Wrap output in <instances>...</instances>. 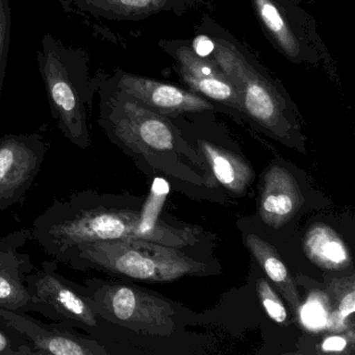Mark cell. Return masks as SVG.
<instances>
[{
    "mask_svg": "<svg viewBox=\"0 0 355 355\" xmlns=\"http://www.w3.org/2000/svg\"><path fill=\"white\" fill-rule=\"evenodd\" d=\"M305 255L315 265L326 270H344L350 267V252L340 236L325 224L309 228L303 241Z\"/></svg>",
    "mask_w": 355,
    "mask_h": 355,
    "instance_id": "cell-16",
    "label": "cell"
},
{
    "mask_svg": "<svg viewBox=\"0 0 355 355\" xmlns=\"http://www.w3.org/2000/svg\"><path fill=\"white\" fill-rule=\"evenodd\" d=\"M31 240V228L16 230L0 238V307L19 313H38L26 278L35 269L30 255L20 248Z\"/></svg>",
    "mask_w": 355,
    "mask_h": 355,
    "instance_id": "cell-13",
    "label": "cell"
},
{
    "mask_svg": "<svg viewBox=\"0 0 355 355\" xmlns=\"http://www.w3.org/2000/svg\"><path fill=\"white\" fill-rule=\"evenodd\" d=\"M140 216V209L126 205L121 197L92 189L80 191L66 199H55L33 222L31 240L59 261L68 249L86 243L147 241Z\"/></svg>",
    "mask_w": 355,
    "mask_h": 355,
    "instance_id": "cell-1",
    "label": "cell"
},
{
    "mask_svg": "<svg viewBox=\"0 0 355 355\" xmlns=\"http://www.w3.org/2000/svg\"><path fill=\"white\" fill-rule=\"evenodd\" d=\"M36 59L58 128L74 146L90 148L94 98L107 74L93 71L88 51L66 45L51 34L41 39Z\"/></svg>",
    "mask_w": 355,
    "mask_h": 355,
    "instance_id": "cell-2",
    "label": "cell"
},
{
    "mask_svg": "<svg viewBox=\"0 0 355 355\" xmlns=\"http://www.w3.org/2000/svg\"><path fill=\"white\" fill-rule=\"evenodd\" d=\"M213 42L211 58L238 90L247 118L279 140L299 138L292 101L282 84L223 28L209 19L200 28Z\"/></svg>",
    "mask_w": 355,
    "mask_h": 355,
    "instance_id": "cell-3",
    "label": "cell"
},
{
    "mask_svg": "<svg viewBox=\"0 0 355 355\" xmlns=\"http://www.w3.org/2000/svg\"><path fill=\"white\" fill-rule=\"evenodd\" d=\"M246 245L253 257H255L263 271L278 290L286 297L291 307L295 311L300 309V298L294 279L290 271L280 259L273 246L259 238L257 234H248L246 236Z\"/></svg>",
    "mask_w": 355,
    "mask_h": 355,
    "instance_id": "cell-18",
    "label": "cell"
},
{
    "mask_svg": "<svg viewBox=\"0 0 355 355\" xmlns=\"http://www.w3.org/2000/svg\"><path fill=\"white\" fill-rule=\"evenodd\" d=\"M74 286L97 315L124 329L162 336L174 331L171 305L142 288L98 278Z\"/></svg>",
    "mask_w": 355,
    "mask_h": 355,
    "instance_id": "cell-6",
    "label": "cell"
},
{
    "mask_svg": "<svg viewBox=\"0 0 355 355\" xmlns=\"http://www.w3.org/2000/svg\"><path fill=\"white\" fill-rule=\"evenodd\" d=\"M162 45L175 60L178 74L192 92L246 117L238 90L211 58L201 57L184 43Z\"/></svg>",
    "mask_w": 355,
    "mask_h": 355,
    "instance_id": "cell-12",
    "label": "cell"
},
{
    "mask_svg": "<svg viewBox=\"0 0 355 355\" xmlns=\"http://www.w3.org/2000/svg\"><path fill=\"white\" fill-rule=\"evenodd\" d=\"M198 143L216 180L232 192H244L252 178L248 164L239 155L207 141L199 140Z\"/></svg>",
    "mask_w": 355,
    "mask_h": 355,
    "instance_id": "cell-17",
    "label": "cell"
},
{
    "mask_svg": "<svg viewBox=\"0 0 355 355\" xmlns=\"http://www.w3.org/2000/svg\"><path fill=\"white\" fill-rule=\"evenodd\" d=\"M253 5L266 33L286 59L313 65L328 60L313 22L302 10L288 0H253Z\"/></svg>",
    "mask_w": 355,
    "mask_h": 355,
    "instance_id": "cell-8",
    "label": "cell"
},
{
    "mask_svg": "<svg viewBox=\"0 0 355 355\" xmlns=\"http://www.w3.org/2000/svg\"><path fill=\"white\" fill-rule=\"evenodd\" d=\"M107 80L118 90L135 97L149 109L168 118L223 109L221 105L211 103L209 99L191 90L128 73L121 69H116L113 74H107Z\"/></svg>",
    "mask_w": 355,
    "mask_h": 355,
    "instance_id": "cell-11",
    "label": "cell"
},
{
    "mask_svg": "<svg viewBox=\"0 0 355 355\" xmlns=\"http://www.w3.org/2000/svg\"><path fill=\"white\" fill-rule=\"evenodd\" d=\"M59 263L76 271L89 270L141 282H172L186 275L202 273L205 265L175 248L150 241H101L72 247Z\"/></svg>",
    "mask_w": 355,
    "mask_h": 355,
    "instance_id": "cell-4",
    "label": "cell"
},
{
    "mask_svg": "<svg viewBox=\"0 0 355 355\" xmlns=\"http://www.w3.org/2000/svg\"><path fill=\"white\" fill-rule=\"evenodd\" d=\"M97 95L99 126L114 144L128 155L148 159L175 147L176 128L168 117L116 89L107 76Z\"/></svg>",
    "mask_w": 355,
    "mask_h": 355,
    "instance_id": "cell-5",
    "label": "cell"
},
{
    "mask_svg": "<svg viewBox=\"0 0 355 355\" xmlns=\"http://www.w3.org/2000/svg\"><path fill=\"white\" fill-rule=\"evenodd\" d=\"M0 325L21 336L33 354L107 355V349L88 334L61 323L45 324L24 313L0 307Z\"/></svg>",
    "mask_w": 355,
    "mask_h": 355,
    "instance_id": "cell-10",
    "label": "cell"
},
{
    "mask_svg": "<svg viewBox=\"0 0 355 355\" xmlns=\"http://www.w3.org/2000/svg\"><path fill=\"white\" fill-rule=\"evenodd\" d=\"M26 284L38 313L53 323L83 330L107 349V331L113 323L95 313L74 282L58 272L55 261H45L35 268L26 275Z\"/></svg>",
    "mask_w": 355,
    "mask_h": 355,
    "instance_id": "cell-7",
    "label": "cell"
},
{
    "mask_svg": "<svg viewBox=\"0 0 355 355\" xmlns=\"http://www.w3.org/2000/svg\"><path fill=\"white\" fill-rule=\"evenodd\" d=\"M33 354L28 343L13 330L0 325V355Z\"/></svg>",
    "mask_w": 355,
    "mask_h": 355,
    "instance_id": "cell-22",
    "label": "cell"
},
{
    "mask_svg": "<svg viewBox=\"0 0 355 355\" xmlns=\"http://www.w3.org/2000/svg\"><path fill=\"white\" fill-rule=\"evenodd\" d=\"M172 0H60L66 14L76 16L98 35L105 22L136 21L171 8Z\"/></svg>",
    "mask_w": 355,
    "mask_h": 355,
    "instance_id": "cell-14",
    "label": "cell"
},
{
    "mask_svg": "<svg viewBox=\"0 0 355 355\" xmlns=\"http://www.w3.org/2000/svg\"><path fill=\"white\" fill-rule=\"evenodd\" d=\"M11 7L9 0H0V98L3 95L6 69L11 41Z\"/></svg>",
    "mask_w": 355,
    "mask_h": 355,
    "instance_id": "cell-19",
    "label": "cell"
},
{
    "mask_svg": "<svg viewBox=\"0 0 355 355\" xmlns=\"http://www.w3.org/2000/svg\"><path fill=\"white\" fill-rule=\"evenodd\" d=\"M49 148L51 144L39 132L0 138V215L24 205Z\"/></svg>",
    "mask_w": 355,
    "mask_h": 355,
    "instance_id": "cell-9",
    "label": "cell"
},
{
    "mask_svg": "<svg viewBox=\"0 0 355 355\" xmlns=\"http://www.w3.org/2000/svg\"><path fill=\"white\" fill-rule=\"evenodd\" d=\"M302 203V194L294 176L279 166L270 168L261 190V220L271 227H282L298 213Z\"/></svg>",
    "mask_w": 355,
    "mask_h": 355,
    "instance_id": "cell-15",
    "label": "cell"
},
{
    "mask_svg": "<svg viewBox=\"0 0 355 355\" xmlns=\"http://www.w3.org/2000/svg\"><path fill=\"white\" fill-rule=\"evenodd\" d=\"M257 293H259V300L269 317L275 323H286L288 319L286 307L265 279H259L257 282Z\"/></svg>",
    "mask_w": 355,
    "mask_h": 355,
    "instance_id": "cell-20",
    "label": "cell"
},
{
    "mask_svg": "<svg viewBox=\"0 0 355 355\" xmlns=\"http://www.w3.org/2000/svg\"><path fill=\"white\" fill-rule=\"evenodd\" d=\"M327 311L322 299L311 298L302 309V320L309 328H321L327 323Z\"/></svg>",
    "mask_w": 355,
    "mask_h": 355,
    "instance_id": "cell-23",
    "label": "cell"
},
{
    "mask_svg": "<svg viewBox=\"0 0 355 355\" xmlns=\"http://www.w3.org/2000/svg\"><path fill=\"white\" fill-rule=\"evenodd\" d=\"M338 309L332 313L328 320V326L332 329H340L344 327L345 321L355 313V290L353 282L347 290L338 293Z\"/></svg>",
    "mask_w": 355,
    "mask_h": 355,
    "instance_id": "cell-21",
    "label": "cell"
},
{
    "mask_svg": "<svg viewBox=\"0 0 355 355\" xmlns=\"http://www.w3.org/2000/svg\"><path fill=\"white\" fill-rule=\"evenodd\" d=\"M346 338H343V336H334L326 338L322 343L321 348L324 352H340L346 348Z\"/></svg>",
    "mask_w": 355,
    "mask_h": 355,
    "instance_id": "cell-24",
    "label": "cell"
}]
</instances>
